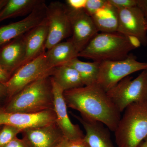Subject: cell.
I'll use <instances>...</instances> for the list:
<instances>
[{
    "label": "cell",
    "instance_id": "29",
    "mask_svg": "<svg viewBox=\"0 0 147 147\" xmlns=\"http://www.w3.org/2000/svg\"><path fill=\"white\" fill-rule=\"evenodd\" d=\"M11 75L0 65V83L5 84L9 80Z\"/></svg>",
    "mask_w": 147,
    "mask_h": 147
},
{
    "label": "cell",
    "instance_id": "19",
    "mask_svg": "<svg viewBox=\"0 0 147 147\" xmlns=\"http://www.w3.org/2000/svg\"><path fill=\"white\" fill-rule=\"evenodd\" d=\"M98 32H117L119 25L117 9L108 2L91 16Z\"/></svg>",
    "mask_w": 147,
    "mask_h": 147
},
{
    "label": "cell",
    "instance_id": "22",
    "mask_svg": "<svg viewBox=\"0 0 147 147\" xmlns=\"http://www.w3.org/2000/svg\"><path fill=\"white\" fill-rule=\"evenodd\" d=\"M100 62L83 61L75 58L65 65L73 67L78 71L84 86L96 84Z\"/></svg>",
    "mask_w": 147,
    "mask_h": 147
},
{
    "label": "cell",
    "instance_id": "32",
    "mask_svg": "<svg viewBox=\"0 0 147 147\" xmlns=\"http://www.w3.org/2000/svg\"><path fill=\"white\" fill-rule=\"evenodd\" d=\"M7 0H0V10L5 5Z\"/></svg>",
    "mask_w": 147,
    "mask_h": 147
},
{
    "label": "cell",
    "instance_id": "17",
    "mask_svg": "<svg viewBox=\"0 0 147 147\" xmlns=\"http://www.w3.org/2000/svg\"><path fill=\"white\" fill-rule=\"evenodd\" d=\"M71 115L83 125L86 132L84 139L90 147H115L111 140L109 129L103 124Z\"/></svg>",
    "mask_w": 147,
    "mask_h": 147
},
{
    "label": "cell",
    "instance_id": "14",
    "mask_svg": "<svg viewBox=\"0 0 147 147\" xmlns=\"http://www.w3.org/2000/svg\"><path fill=\"white\" fill-rule=\"evenodd\" d=\"M21 133L28 147H57L64 137L56 122L25 129Z\"/></svg>",
    "mask_w": 147,
    "mask_h": 147
},
{
    "label": "cell",
    "instance_id": "3",
    "mask_svg": "<svg viewBox=\"0 0 147 147\" xmlns=\"http://www.w3.org/2000/svg\"><path fill=\"white\" fill-rule=\"evenodd\" d=\"M114 131L118 147H139L147 137V100L127 106Z\"/></svg>",
    "mask_w": 147,
    "mask_h": 147
},
{
    "label": "cell",
    "instance_id": "7",
    "mask_svg": "<svg viewBox=\"0 0 147 147\" xmlns=\"http://www.w3.org/2000/svg\"><path fill=\"white\" fill-rule=\"evenodd\" d=\"M45 53L21 66L11 76L5 84L8 100L29 84L46 75L51 76L53 68L48 64Z\"/></svg>",
    "mask_w": 147,
    "mask_h": 147
},
{
    "label": "cell",
    "instance_id": "23",
    "mask_svg": "<svg viewBox=\"0 0 147 147\" xmlns=\"http://www.w3.org/2000/svg\"><path fill=\"white\" fill-rule=\"evenodd\" d=\"M22 129L8 125H3L0 129V147L8 144L11 140L17 137Z\"/></svg>",
    "mask_w": 147,
    "mask_h": 147
},
{
    "label": "cell",
    "instance_id": "34",
    "mask_svg": "<svg viewBox=\"0 0 147 147\" xmlns=\"http://www.w3.org/2000/svg\"><path fill=\"white\" fill-rule=\"evenodd\" d=\"M3 125H0V129H1V128L2 127Z\"/></svg>",
    "mask_w": 147,
    "mask_h": 147
},
{
    "label": "cell",
    "instance_id": "16",
    "mask_svg": "<svg viewBox=\"0 0 147 147\" xmlns=\"http://www.w3.org/2000/svg\"><path fill=\"white\" fill-rule=\"evenodd\" d=\"M48 33V25L46 17L42 23L24 35L26 55L21 66L46 52L45 45Z\"/></svg>",
    "mask_w": 147,
    "mask_h": 147
},
{
    "label": "cell",
    "instance_id": "10",
    "mask_svg": "<svg viewBox=\"0 0 147 147\" xmlns=\"http://www.w3.org/2000/svg\"><path fill=\"white\" fill-rule=\"evenodd\" d=\"M119 25L117 32L139 40L141 45H147V21L137 6L117 9Z\"/></svg>",
    "mask_w": 147,
    "mask_h": 147
},
{
    "label": "cell",
    "instance_id": "27",
    "mask_svg": "<svg viewBox=\"0 0 147 147\" xmlns=\"http://www.w3.org/2000/svg\"><path fill=\"white\" fill-rule=\"evenodd\" d=\"M87 0H67L65 1L66 5L70 9L74 10L84 9Z\"/></svg>",
    "mask_w": 147,
    "mask_h": 147
},
{
    "label": "cell",
    "instance_id": "4",
    "mask_svg": "<svg viewBox=\"0 0 147 147\" xmlns=\"http://www.w3.org/2000/svg\"><path fill=\"white\" fill-rule=\"evenodd\" d=\"M136 49L127 36L115 33H98L78 57L95 61L120 60L127 57Z\"/></svg>",
    "mask_w": 147,
    "mask_h": 147
},
{
    "label": "cell",
    "instance_id": "25",
    "mask_svg": "<svg viewBox=\"0 0 147 147\" xmlns=\"http://www.w3.org/2000/svg\"><path fill=\"white\" fill-rule=\"evenodd\" d=\"M57 147H90L84 138L77 140H70L64 137Z\"/></svg>",
    "mask_w": 147,
    "mask_h": 147
},
{
    "label": "cell",
    "instance_id": "2",
    "mask_svg": "<svg viewBox=\"0 0 147 147\" xmlns=\"http://www.w3.org/2000/svg\"><path fill=\"white\" fill-rule=\"evenodd\" d=\"M50 75L37 79L7 100L3 109L7 112L36 113L54 110V96Z\"/></svg>",
    "mask_w": 147,
    "mask_h": 147
},
{
    "label": "cell",
    "instance_id": "12",
    "mask_svg": "<svg viewBox=\"0 0 147 147\" xmlns=\"http://www.w3.org/2000/svg\"><path fill=\"white\" fill-rule=\"evenodd\" d=\"M54 110L36 113H10L0 107V125H8L22 129L47 125L56 122Z\"/></svg>",
    "mask_w": 147,
    "mask_h": 147
},
{
    "label": "cell",
    "instance_id": "31",
    "mask_svg": "<svg viewBox=\"0 0 147 147\" xmlns=\"http://www.w3.org/2000/svg\"><path fill=\"white\" fill-rule=\"evenodd\" d=\"M7 98V89L5 84L0 83V102Z\"/></svg>",
    "mask_w": 147,
    "mask_h": 147
},
{
    "label": "cell",
    "instance_id": "15",
    "mask_svg": "<svg viewBox=\"0 0 147 147\" xmlns=\"http://www.w3.org/2000/svg\"><path fill=\"white\" fill-rule=\"evenodd\" d=\"M24 35L0 46V65L11 76L21 66L25 58Z\"/></svg>",
    "mask_w": 147,
    "mask_h": 147
},
{
    "label": "cell",
    "instance_id": "24",
    "mask_svg": "<svg viewBox=\"0 0 147 147\" xmlns=\"http://www.w3.org/2000/svg\"><path fill=\"white\" fill-rule=\"evenodd\" d=\"M108 3V0H87L84 10L91 16Z\"/></svg>",
    "mask_w": 147,
    "mask_h": 147
},
{
    "label": "cell",
    "instance_id": "33",
    "mask_svg": "<svg viewBox=\"0 0 147 147\" xmlns=\"http://www.w3.org/2000/svg\"><path fill=\"white\" fill-rule=\"evenodd\" d=\"M139 147H147V137L139 145Z\"/></svg>",
    "mask_w": 147,
    "mask_h": 147
},
{
    "label": "cell",
    "instance_id": "13",
    "mask_svg": "<svg viewBox=\"0 0 147 147\" xmlns=\"http://www.w3.org/2000/svg\"><path fill=\"white\" fill-rule=\"evenodd\" d=\"M54 96V110L56 116V122L64 136L70 140L84 138L83 131L78 125L70 121L67 111V105L64 97V90L50 76Z\"/></svg>",
    "mask_w": 147,
    "mask_h": 147
},
{
    "label": "cell",
    "instance_id": "30",
    "mask_svg": "<svg viewBox=\"0 0 147 147\" xmlns=\"http://www.w3.org/2000/svg\"><path fill=\"white\" fill-rule=\"evenodd\" d=\"M137 7L142 11L147 21V0H137Z\"/></svg>",
    "mask_w": 147,
    "mask_h": 147
},
{
    "label": "cell",
    "instance_id": "6",
    "mask_svg": "<svg viewBox=\"0 0 147 147\" xmlns=\"http://www.w3.org/2000/svg\"><path fill=\"white\" fill-rule=\"evenodd\" d=\"M147 70V62L137 60L133 55L124 59L100 62L96 84L108 92L131 74Z\"/></svg>",
    "mask_w": 147,
    "mask_h": 147
},
{
    "label": "cell",
    "instance_id": "21",
    "mask_svg": "<svg viewBox=\"0 0 147 147\" xmlns=\"http://www.w3.org/2000/svg\"><path fill=\"white\" fill-rule=\"evenodd\" d=\"M42 1L40 0H7L5 5L0 10V23L8 18L30 14Z\"/></svg>",
    "mask_w": 147,
    "mask_h": 147
},
{
    "label": "cell",
    "instance_id": "20",
    "mask_svg": "<svg viewBox=\"0 0 147 147\" xmlns=\"http://www.w3.org/2000/svg\"><path fill=\"white\" fill-rule=\"evenodd\" d=\"M51 77L64 91L84 86L78 71L69 66L63 65L53 68Z\"/></svg>",
    "mask_w": 147,
    "mask_h": 147
},
{
    "label": "cell",
    "instance_id": "26",
    "mask_svg": "<svg viewBox=\"0 0 147 147\" xmlns=\"http://www.w3.org/2000/svg\"><path fill=\"white\" fill-rule=\"evenodd\" d=\"M108 1L117 9L137 6V0H108Z\"/></svg>",
    "mask_w": 147,
    "mask_h": 147
},
{
    "label": "cell",
    "instance_id": "11",
    "mask_svg": "<svg viewBox=\"0 0 147 147\" xmlns=\"http://www.w3.org/2000/svg\"><path fill=\"white\" fill-rule=\"evenodd\" d=\"M47 5L42 2L22 20L0 27V46L27 33L46 19Z\"/></svg>",
    "mask_w": 147,
    "mask_h": 147
},
{
    "label": "cell",
    "instance_id": "5",
    "mask_svg": "<svg viewBox=\"0 0 147 147\" xmlns=\"http://www.w3.org/2000/svg\"><path fill=\"white\" fill-rule=\"evenodd\" d=\"M107 94L120 113L134 102L147 100V70L133 79L127 76L108 92Z\"/></svg>",
    "mask_w": 147,
    "mask_h": 147
},
{
    "label": "cell",
    "instance_id": "18",
    "mask_svg": "<svg viewBox=\"0 0 147 147\" xmlns=\"http://www.w3.org/2000/svg\"><path fill=\"white\" fill-rule=\"evenodd\" d=\"M45 54L47 63L52 68L65 65L79 57V53L70 40L58 43L46 51Z\"/></svg>",
    "mask_w": 147,
    "mask_h": 147
},
{
    "label": "cell",
    "instance_id": "9",
    "mask_svg": "<svg viewBox=\"0 0 147 147\" xmlns=\"http://www.w3.org/2000/svg\"><path fill=\"white\" fill-rule=\"evenodd\" d=\"M67 7L71 28L70 40L79 54L98 31L91 17L84 9L74 10Z\"/></svg>",
    "mask_w": 147,
    "mask_h": 147
},
{
    "label": "cell",
    "instance_id": "28",
    "mask_svg": "<svg viewBox=\"0 0 147 147\" xmlns=\"http://www.w3.org/2000/svg\"><path fill=\"white\" fill-rule=\"evenodd\" d=\"M2 147H28L24 140L16 137Z\"/></svg>",
    "mask_w": 147,
    "mask_h": 147
},
{
    "label": "cell",
    "instance_id": "8",
    "mask_svg": "<svg viewBox=\"0 0 147 147\" xmlns=\"http://www.w3.org/2000/svg\"><path fill=\"white\" fill-rule=\"evenodd\" d=\"M46 20L48 33L46 51L71 36V28L68 9L66 5L53 1L46 7Z\"/></svg>",
    "mask_w": 147,
    "mask_h": 147
},
{
    "label": "cell",
    "instance_id": "1",
    "mask_svg": "<svg viewBox=\"0 0 147 147\" xmlns=\"http://www.w3.org/2000/svg\"><path fill=\"white\" fill-rule=\"evenodd\" d=\"M67 107L79 111L83 118L99 122L115 130L121 113L107 92L97 84L64 92Z\"/></svg>",
    "mask_w": 147,
    "mask_h": 147
}]
</instances>
